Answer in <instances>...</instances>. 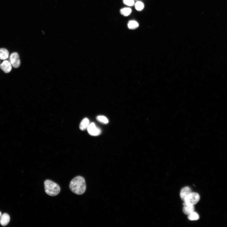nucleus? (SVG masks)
Masks as SVG:
<instances>
[{"instance_id": "obj_8", "label": "nucleus", "mask_w": 227, "mask_h": 227, "mask_svg": "<svg viewBox=\"0 0 227 227\" xmlns=\"http://www.w3.org/2000/svg\"><path fill=\"white\" fill-rule=\"evenodd\" d=\"M10 221V217L6 213H5L1 215L0 218V224L3 226H5L8 224Z\"/></svg>"}, {"instance_id": "obj_18", "label": "nucleus", "mask_w": 227, "mask_h": 227, "mask_svg": "<svg viewBox=\"0 0 227 227\" xmlns=\"http://www.w3.org/2000/svg\"><path fill=\"white\" fill-rule=\"evenodd\" d=\"M1 215H2V213L1 212H0V218H1Z\"/></svg>"}, {"instance_id": "obj_9", "label": "nucleus", "mask_w": 227, "mask_h": 227, "mask_svg": "<svg viewBox=\"0 0 227 227\" xmlns=\"http://www.w3.org/2000/svg\"><path fill=\"white\" fill-rule=\"evenodd\" d=\"M89 125V120L87 118H85L80 122V128L82 131H84L87 128Z\"/></svg>"}, {"instance_id": "obj_5", "label": "nucleus", "mask_w": 227, "mask_h": 227, "mask_svg": "<svg viewBox=\"0 0 227 227\" xmlns=\"http://www.w3.org/2000/svg\"><path fill=\"white\" fill-rule=\"evenodd\" d=\"M9 61L14 68H18L20 65L19 57L18 54L17 53H13L10 55Z\"/></svg>"}, {"instance_id": "obj_12", "label": "nucleus", "mask_w": 227, "mask_h": 227, "mask_svg": "<svg viewBox=\"0 0 227 227\" xmlns=\"http://www.w3.org/2000/svg\"><path fill=\"white\" fill-rule=\"evenodd\" d=\"M139 26L138 23L135 20H130L128 24V27L131 29H135L138 28Z\"/></svg>"}, {"instance_id": "obj_17", "label": "nucleus", "mask_w": 227, "mask_h": 227, "mask_svg": "<svg viewBox=\"0 0 227 227\" xmlns=\"http://www.w3.org/2000/svg\"><path fill=\"white\" fill-rule=\"evenodd\" d=\"M123 2L124 4L129 6H132L135 4L134 0H123Z\"/></svg>"}, {"instance_id": "obj_13", "label": "nucleus", "mask_w": 227, "mask_h": 227, "mask_svg": "<svg viewBox=\"0 0 227 227\" xmlns=\"http://www.w3.org/2000/svg\"><path fill=\"white\" fill-rule=\"evenodd\" d=\"M188 218L190 221H197L199 219V216L197 212L194 211L188 215Z\"/></svg>"}, {"instance_id": "obj_6", "label": "nucleus", "mask_w": 227, "mask_h": 227, "mask_svg": "<svg viewBox=\"0 0 227 227\" xmlns=\"http://www.w3.org/2000/svg\"><path fill=\"white\" fill-rule=\"evenodd\" d=\"M12 66L9 61L5 60L0 65V68L5 73H8L11 71Z\"/></svg>"}, {"instance_id": "obj_2", "label": "nucleus", "mask_w": 227, "mask_h": 227, "mask_svg": "<svg viewBox=\"0 0 227 227\" xmlns=\"http://www.w3.org/2000/svg\"><path fill=\"white\" fill-rule=\"evenodd\" d=\"M44 185L46 193L51 196H55L60 192L59 186L52 181L49 180H46Z\"/></svg>"}, {"instance_id": "obj_3", "label": "nucleus", "mask_w": 227, "mask_h": 227, "mask_svg": "<svg viewBox=\"0 0 227 227\" xmlns=\"http://www.w3.org/2000/svg\"><path fill=\"white\" fill-rule=\"evenodd\" d=\"M200 199V195L199 194L195 192H192L185 199L183 205L194 206L199 202Z\"/></svg>"}, {"instance_id": "obj_7", "label": "nucleus", "mask_w": 227, "mask_h": 227, "mask_svg": "<svg viewBox=\"0 0 227 227\" xmlns=\"http://www.w3.org/2000/svg\"><path fill=\"white\" fill-rule=\"evenodd\" d=\"M192 192V189L189 187H185L183 188L181 190L180 194V197L182 200L184 201L186 197Z\"/></svg>"}, {"instance_id": "obj_16", "label": "nucleus", "mask_w": 227, "mask_h": 227, "mask_svg": "<svg viewBox=\"0 0 227 227\" xmlns=\"http://www.w3.org/2000/svg\"><path fill=\"white\" fill-rule=\"evenodd\" d=\"M135 6L136 9L138 11H142L144 7L143 4L140 1L137 2L135 4Z\"/></svg>"}, {"instance_id": "obj_15", "label": "nucleus", "mask_w": 227, "mask_h": 227, "mask_svg": "<svg viewBox=\"0 0 227 227\" xmlns=\"http://www.w3.org/2000/svg\"><path fill=\"white\" fill-rule=\"evenodd\" d=\"M97 120L102 123L105 124H107L109 123V120L107 118L103 116H98L97 117Z\"/></svg>"}, {"instance_id": "obj_14", "label": "nucleus", "mask_w": 227, "mask_h": 227, "mask_svg": "<svg viewBox=\"0 0 227 227\" xmlns=\"http://www.w3.org/2000/svg\"><path fill=\"white\" fill-rule=\"evenodd\" d=\"M132 9L129 8H125L122 9L120 10L121 14L123 16H128L132 13Z\"/></svg>"}, {"instance_id": "obj_1", "label": "nucleus", "mask_w": 227, "mask_h": 227, "mask_svg": "<svg viewBox=\"0 0 227 227\" xmlns=\"http://www.w3.org/2000/svg\"><path fill=\"white\" fill-rule=\"evenodd\" d=\"M69 188L71 191L78 195L84 194L86 189V185L84 178L81 176H77L70 181Z\"/></svg>"}, {"instance_id": "obj_10", "label": "nucleus", "mask_w": 227, "mask_h": 227, "mask_svg": "<svg viewBox=\"0 0 227 227\" xmlns=\"http://www.w3.org/2000/svg\"><path fill=\"white\" fill-rule=\"evenodd\" d=\"M194 206L184 205L183 210L184 213L186 215H189L194 211Z\"/></svg>"}, {"instance_id": "obj_4", "label": "nucleus", "mask_w": 227, "mask_h": 227, "mask_svg": "<svg viewBox=\"0 0 227 227\" xmlns=\"http://www.w3.org/2000/svg\"><path fill=\"white\" fill-rule=\"evenodd\" d=\"M87 129L88 132L91 136H99L101 132L100 129L96 127L95 123L93 122L90 124Z\"/></svg>"}, {"instance_id": "obj_11", "label": "nucleus", "mask_w": 227, "mask_h": 227, "mask_svg": "<svg viewBox=\"0 0 227 227\" xmlns=\"http://www.w3.org/2000/svg\"><path fill=\"white\" fill-rule=\"evenodd\" d=\"M8 51L5 48L0 49V59L5 60L8 58Z\"/></svg>"}]
</instances>
